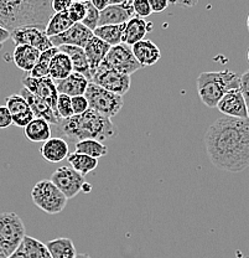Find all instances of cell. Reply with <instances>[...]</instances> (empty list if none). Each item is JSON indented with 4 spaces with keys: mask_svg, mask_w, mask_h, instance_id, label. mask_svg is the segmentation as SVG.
I'll return each instance as SVG.
<instances>
[{
    "mask_svg": "<svg viewBox=\"0 0 249 258\" xmlns=\"http://www.w3.org/2000/svg\"><path fill=\"white\" fill-rule=\"evenodd\" d=\"M211 163L222 170L239 173L249 168V118H218L205 134Z\"/></svg>",
    "mask_w": 249,
    "mask_h": 258,
    "instance_id": "cell-1",
    "label": "cell"
},
{
    "mask_svg": "<svg viewBox=\"0 0 249 258\" xmlns=\"http://www.w3.org/2000/svg\"><path fill=\"white\" fill-rule=\"evenodd\" d=\"M53 133L71 142H79L83 139L107 141L118 134L117 127L111 118H107L93 109H88L82 114L61 119L58 124L53 125Z\"/></svg>",
    "mask_w": 249,
    "mask_h": 258,
    "instance_id": "cell-2",
    "label": "cell"
},
{
    "mask_svg": "<svg viewBox=\"0 0 249 258\" xmlns=\"http://www.w3.org/2000/svg\"><path fill=\"white\" fill-rule=\"evenodd\" d=\"M52 0H0V25L13 31L21 26L44 29L53 13Z\"/></svg>",
    "mask_w": 249,
    "mask_h": 258,
    "instance_id": "cell-3",
    "label": "cell"
},
{
    "mask_svg": "<svg viewBox=\"0 0 249 258\" xmlns=\"http://www.w3.org/2000/svg\"><path fill=\"white\" fill-rule=\"evenodd\" d=\"M240 76L229 70L202 72L197 77V93L208 108H217L222 97L228 91L239 88Z\"/></svg>",
    "mask_w": 249,
    "mask_h": 258,
    "instance_id": "cell-4",
    "label": "cell"
},
{
    "mask_svg": "<svg viewBox=\"0 0 249 258\" xmlns=\"http://www.w3.org/2000/svg\"><path fill=\"white\" fill-rule=\"evenodd\" d=\"M31 199L37 208L50 215L63 211L68 200L51 180H40L36 182L31 190Z\"/></svg>",
    "mask_w": 249,
    "mask_h": 258,
    "instance_id": "cell-5",
    "label": "cell"
},
{
    "mask_svg": "<svg viewBox=\"0 0 249 258\" xmlns=\"http://www.w3.org/2000/svg\"><path fill=\"white\" fill-rule=\"evenodd\" d=\"M85 96L90 103L91 109L111 119L116 117L124 106L123 96L111 92L93 82H90Z\"/></svg>",
    "mask_w": 249,
    "mask_h": 258,
    "instance_id": "cell-6",
    "label": "cell"
},
{
    "mask_svg": "<svg viewBox=\"0 0 249 258\" xmlns=\"http://www.w3.org/2000/svg\"><path fill=\"white\" fill-rule=\"evenodd\" d=\"M25 236V226L18 214H0V246L8 257L20 247Z\"/></svg>",
    "mask_w": 249,
    "mask_h": 258,
    "instance_id": "cell-7",
    "label": "cell"
},
{
    "mask_svg": "<svg viewBox=\"0 0 249 258\" xmlns=\"http://www.w3.org/2000/svg\"><path fill=\"white\" fill-rule=\"evenodd\" d=\"M91 82L111 91V92L117 93L119 96H124L132 86V76L124 75L117 70L111 69L106 64L101 63L97 71L93 74L92 81Z\"/></svg>",
    "mask_w": 249,
    "mask_h": 258,
    "instance_id": "cell-8",
    "label": "cell"
},
{
    "mask_svg": "<svg viewBox=\"0 0 249 258\" xmlns=\"http://www.w3.org/2000/svg\"><path fill=\"white\" fill-rule=\"evenodd\" d=\"M111 69L117 70L124 75L132 76L138 70L141 69V64L134 56L132 47L125 44H119L116 46H112L109 52L107 53L106 58L102 62Z\"/></svg>",
    "mask_w": 249,
    "mask_h": 258,
    "instance_id": "cell-9",
    "label": "cell"
},
{
    "mask_svg": "<svg viewBox=\"0 0 249 258\" xmlns=\"http://www.w3.org/2000/svg\"><path fill=\"white\" fill-rule=\"evenodd\" d=\"M51 181L58 187L67 199H73L85 185V176L72 166H60L51 175Z\"/></svg>",
    "mask_w": 249,
    "mask_h": 258,
    "instance_id": "cell-10",
    "label": "cell"
},
{
    "mask_svg": "<svg viewBox=\"0 0 249 258\" xmlns=\"http://www.w3.org/2000/svg\"><path fill=\"white\" fill-rule=\"evenodd\" d=\"M12 36L10 39L18 45H30V46L36 47L41 52L53 47L51 39L46 35L44 29L36 28V26H21V28L14 29L10 31Z\"/></svg>",
    "mask_w": 249,
    "mask_h": 258,
    "instance_id": "cell-11",
    "label": "cell"
},
{
    "mask_svg": "<svg viewBox=\"0 0 249 258\" xmlns=\"http://www.w3.org/2000/svg\"><path fill=\"white\" fill-rule=\"evenodd\" d=\"M24 87L28 88L29 91L35 93L36 96L41 97L42 99L50 104L51 108L55 111L56 114L58 115L57 112V99H58V91L56 87V83L51 77H44V79H34L30 75L25 76L23 79ZM60 117V115H58Z\"/></svg>",
    "mask_w": 249,
    "mask_h": 258,
    "instance_id": "cell-12",
    "label": "cell"
},
{
    "mask_svg": "<svg viewBox=\"0 0 249 258\" xmlns=\"http://www.w3.org/2000/svg\"><path fill=\"white\" fill-rule=\"evenodd\" d=\"M95 36L92 30L83 25L82 23H76L65 32L56 36L50 37L51 42L53 46L60 47L62 45H73V46H78L85 48L87 42L90 41L92 37Z\"/></svg>",
    "mask_w": 249,
    "mask_h": 258,
    "instance_id": "cell-13",
    "label": "cell"
},
{
    "mask_svg": "<svg viewBox=\"0 0 249 258\" xmlns=\"http://www.w3.org/2000/svg\"><path fill=\"white\" fill-rule=\"evenodd\" d=\"M217 109L227 117L248 118V106L239 88L228 91L222 97Z\"/></svg>",
    "mask_w": 249,
    "mask_h": 258,
    "instance_id": "cell-14",
    "label": "cell"
},
{
    "mask_svg": "<svg viewBox=\"0 0 249 258\" xmlns=\"http://www.w3.org/2000/svg\"><path fill=\"white\" fill-rule=\"evenodd\" d=\"M5 106L13 115V124L17 127L25 128L35 118L33 109L28 101L21 95H12L5 98Z\"/></svg>",
    "mask_w": 249,
    "mask_h": 258,
    "instance_id": "cell-15",
    "label": "cell"
},
{
    "mask_svg": "<svg viewBox=\"0 0 249 258\" xmlns=\"http://www.w3.org/2000/svg\"><path fill=\"white\" fill-rule=\"evenodd\" d=\"M20 95L28 101L29 106L33 109L35 118H42V119L47 120L51 125H56L61 122V118L56 114L55 111L51 108L50 104L45 99H42L41 97L36 96L25 87L21 90Z\"/></svg>",
    "mask_w": 249,
    "mask_h": 258,
    "instance_id": "cell-16",
    "label": "cell"
},
{
    "mask_svg": "<svg viewBox=\"0 0 249 258\" xmlns=\"http://www.w3.org/2000/svg\"><path fill=\"white\" fill-rule=\"evenodd\" d=\"M134 16L136 15L133 9V0H130L129 3L124 5H109L103 12H101L100 26L125 24Z\"/></svg>",
    "mask_w": 249,
    "mask_h": 258,
    "instance_id": "cell-17",
    "label": "cell"
},
{
    "mask_svg": "<svg viewBox=\"0 0 249 258\" xmlns=\"http://www.w3.org/2000/svg\"><path fill=\"white\" fill-rule=\"evenodd\" d=\"M152 24L144 20L140 16H134V18L125 23L124 32H123V44L128 46H133L136 42L144 40L145 35L151 31Z\"/></svg>",
    "mask_w": 249,
    "mask_h": 258,
    "instance_id": "cell-18",
    "label": "cell"
},
{
    "mask_svg": "<svg viewBox=\"0 0 249 258\" xmlns=\"http://www.w3.org/2000/svg\"><path fill=\"white\" fill-rule=\"evenodd\" d=\"M130 47H132L134 56L138 60V62L141 64V67L152 66V64L157 63V61L161 58V50L151 40L144 39Z\"/></svg>",
    "mask_w": 249,
    "mask_h": 258,
    "instance_id": "cell-19",
    "label": "cell"
},
{
    "mask_svg": "<svg viewBox=\"0 0 249 258\" xmlns=\"http://www.w3.org/2000/svg\"><path fill=\"white\" fill-rule=\"evenodd\" d=\"M40 153L47 163H60L63 159H67L69 155V147L66 139L51 137L49 141L42 144Z\"/></svg>",
    "mask_w": 249,
    "mask_h": 258,
    "instance_id": "cell-20",
    "label": "cell"
},
{
    "mask_svg": "<svg viewBox=\"0 0 249 258\" xmlns=\"http://www.w3.org/2000/svg\"><path fill=\"white\" fill-rule=\"evenodd\" d=\"M88 85H90V80L83 76L82 74L74 71L68 77H66L65 80L56 82L58 93H62V95H67L69 97L85 96Z\"/></svg>",
    "mask_w": 249,
    "mask_h": 258,
    "instance_id": "cell-21",
    "label": "cell"
},
{
    "mask_svg": "<svg viewBox=\"0 0 249 258\" xmlns=\"http://www.w3.org/2000/svg\"><path fill=\"white\" fill-rule=\"evenodd\" d=\"M111 45L104 42L103 40H101L100 37L93 36L90 41L87 42V45L85 46V52L86 56L88 58V62H90L91 67V74H95L97 71L98 67L101 66V63L103 62L104 58H106L107 53L111 50Z\"/></svg>",
    "mask_w": 249,
    "mask_h": 258,
    "instance_id": "cell-22",
    "label": "cell"
},
{
    "mask_svg": "<svg viewBox=\"0 0 249 258\" xmlns=\"http://www.w3.org/2000/svg\"><path fill=\"white\" fill-rule=\"evenodd\" d=\"M41 56V51L30 45H18L13 52V61L18 69L30 72Z\"/></svg>",
    "mask_w": 249,
    "mask_h": 258,
    "instance_id": "cell-23",
    "label": "cell"
},
{
    "mask_svg": "<svg viewBox=\"0 0 249 258\" xmlns=\"http://www.w3.org/2000/svg\"><path fill=\"white\" fill-rule=\"evenodd\" d=\"M58 48H60L61 52H65L69 56L72 61V66H73V71L82 74L91 82L92 81V74H91L90 62H88V58L86 56L85 48L73 46V45H62Z\"/></svg>",
    "mask_w": 249,
    "mask_h": 258,
    "instance_id": "cell-24",
    "label": "cell"
},
{
    "mask_svg": "<svg viewBox=\"0 0 249 258\" xmlns=\"http://www.w3.org/2000/svg\"><path fill=\"white\" fill-rule=\"evenodd\" d=\"M24 134L26 138L34 143H45L52 137V128L47 120L42 118H34L25 128Z\"/></svg>",
    "mask_w": 249,
    "mask_h": 258,
    "instance_id": "cell-25",
    "label": "cell"
},
{
    "mask_svg": "<svg viewBox=\"0 0 249 258\" xmlns=\"http://www.w3.org/2000/svg\"><path fill=\"white\" fill-rule=\"evenodd\" d=\"M73 72V66L69 56L58 51L50 63V77L56 82L65 80Z\"/></svg>",
    "mask_w": 249,
    "mask_h": 258,
    "instance_id": "cell-26",
    "label": "cell"
},
{
    "mask_svg": "<svg viewBox=\"0 0 249 258\" xmlns=\"http://www.w3.org/2000/svg\"><path fill=\"white\" fill-rule=\"evenodd\" d=\"M51 258H74L77 256L74 244L69 238H53L46 243Z\"/></svg>",
    "mask_w": 249,
    "mask_h": 258,
    "instance_id": "cell-27",
    "label": "cell"
},
{
    "mask_svg": "<svg viewBox=\"0 0 249 258\" xmlns=\"http://www.w3.org/2000/svg\"><path fill=\"white\" fill-rule=\"evenodd\" d=\"M67 160H68L69 166H72L74 170L78 171V173L82 174L83 176L95 171L98 166V159L77 152L71 153V154L67 157Z\"/></svg>",
    "mask_w": 249,
    "mask_h": 258,
    "instance_id": "cell-28",
    "label": "cell"
},
{
    "mask_svg": "<svg viewBox=\"0 0 249 258\" xmlns=\"http://www.w3.org/2000/svg\"><path fill=\"white\" fill-rule=\"evenodd\" d=\"M73 24L72 19L69 18L68 12H62V13H55L50 18L49 23L45 26V32L49 37L56 36V35H60L66 30H68Z\"/></svg>",
    "mask_w": 249,
    "mask_h": 258,
    "instance_id": "cell-29",
    "label": "cell"
},
{
    "mask_svg": "<svg viewBox=\"0 0 249 258\" xmlns=\"http://www.w3.org/2000/svg\"><path fill=\"white\" fill-rule=\"evenodd\" d=\"M125 24H119V25H102L98 26L93 34L95 36L100 37L104 42L109 44L111 46L122 44L123 32H124Z\"/></svg>",
    "mask_w": 249,
    "mask_h": 258,
    "instance_id": "cell-30",
    "label": "cell"
},
{
    "mask_svg": "<svg viewBox=\"0 0 249 258\" xmlns=\"http://www.w3.org/2000/svg\"><path fill=\"white\" fill-rule=\"evenodd\" d=\"M20 248L26 258H51L46 243H42L41 241L30 237V236L24 237Z\"/></svg>",
    "mask_w": 249,
    "mask_h": 258,
    "instance_id": "cell-31",
    "label": "cell"
},
{
    "mask_svg": "<svg viewBox=\"0 0 249 258\" xmlns=\"http://www.w3.org/2000/svg\"><path fill=\"white\" fill-rule=\"evenodd\" d=\"M74 152L90 155V157L100 159L108 153V148L103 144V142L97 139H83L74 144Z\"/></svg>",
    "mask_w": 249,
    "mask_h": 258,
    "instance_id": "cell-32",
    "label": "cell"
},
{
    "mask_svg": "<svg viewBox=\"0 0 249 258\" xmlns=\"http://www.w3.org/2000/svg\"><path fill=\"white\" fill-rule=\"evenodd\" d=\"M60 51V48L53 46L49 50L41 52L39 61L35 64V67L30 71V76L34 79H44V77H50V63L53 56Z\"/></svg>",
    "mask_w": 249,
    "mask_h": 258,
    "instance_id": "cell-33",
    "label": "cell"
},
{
    "mask_svg": "<svg viewBox=\"0 0 249 258\" xmlns=\"http://www.w3.org/2000/svg\"><path fill=\"white\" fill-rule=\"evenodd\" d=\"M100 10L96 9L92 3L87 0V14H86L85 19H83L81 23L85 26H87L90 30L95 31L100 26Z\"/></svg>",
    "mask_w": 249,
    "mask_h": 258,
    "instance_id": "cell-34",
    "label": "cell"
},
{
    "mask_svg": "<svg viewBox=\"0 0 249 258\" xmlns=\"http://www.w3.org/2000/svg\"><path fill=\"white\" fill-rule=\"evenodd\" d=\"M57 112L61 119H66V118L74 115L73 107H72V97L62 95L60 93L57 99Z\"/></svg>",
    "mask_w": 249,
    "mask_h": 258,
    "instance_id": "cell-35",
    "label": "cell"
},
{
    "mask_svg": "<svg viewBox=\"0 0 249 258\" xmlns=\"http://www.w3.org/2000/svg\"><path fill=\"white\" fill-rule=\"evenodd\" d=\"M68 14L73 23H81L87 14V0H74L68 9Z\"/></svg>",
    "mask_w": 249,
    "mask_h": 258,
    "instance_id": "cell-36",
    "label": "cell"
},
{
    "mask_svg": "<svg viewBox=\"0 0 249 258\" xmlns=\"http://www.w3.org/2000/svg\"><path fill=\"white\" fill-rule=\"evenodd\" d=\"M133 9L136 16H140L144 19L152 14L149 0H133Z\"/></svg>",
    "mask_w": 249,
    "mask_h": 258,
    "instance_id": "cell-37",
    "label": "cell"
},
{
    "mask_svg": "<svg viewBox=\"0 0 249 258\" xmlns=\"http://www.w3.org/2000/svg\"><path fill=\"white\" fill-rule=\"evenodd\" d=\"M72 107H73L74 114H82L90 109V103L86 96H76L72 97Z\"/></svg>",
    "mask_w": 249,
    "mask_h": 258,
    "instance_id": "cell-38",
    "label": "cell"
},
{
    "mask_svg": "<svg viewBox=\"0 0 249 258\" xmlns=\"http://www.w3.org/2000/svg\"><path fill=\"white\" fill-rule=\"evenodd\" d=\"M13 124V115L7 106H0V129L9 128Z\"/></svg>",
    "mask_w": 249,
    "mask_h": 258,
    "instance_id": "cell-39",
    "label": "cell"
},
{
    "mask_svg": "<svg viewBox=\"0 0 249 258\" xmlns=\"http://www.w3.org/2000/svg\"><path fill=\"white\" fill-rule=\"evenodd\" d=\"M239 90L242 92L243 97L245 99V103H247L248 108H249V70L244 72V74L240 76L239 80Z\"/></svg>",
    "mask_w": 249,
    "mask_h": 258,
    "instance_id": "cell-40",
    "label": "cell"
},
{
    "mask_svg": "<svg viewBox=\"0 0 249 258\" xmlns=\"http://www.w3.org/2000/svg\"><path fill=\"white\" fill-rule=\"evenodd\" d=\"M73 2L74 0H52L51 2V7H52L53 13L68 12V9L73 4Z\"/></svg>",
    "mask_w": 249,
    "mask_h": 258,
    "instance_id": "cell-41",
    "label": "cell"
},
{
    "mask_svg": "<svg viewBox=\"0 0 249 258\" xmlns=\"http://www.w3.org/2000/svg\"><path fill=\"white\" fill-rule=\"evenodd\" d=\"M149 3L152 13H164L170 4L169 0H149Z\"/></svg>",
    "mask_w": 249,
    "mask_h": 258,
    "instance_id": "cell-42",
    "label": "cell"
},
{
    "mask_svg": "<svg viewBox=\"0 0 249 258\" xmlns=\"http://www.w3.org/2000/svg\"><path fill=\"white\" fill-rule=\"evenodd\" d=\"M171 4L175 5H181V7L185 8H192L199 3V0H169Z\"/></svg>",
    "mask_w": 249,
    "mask_h": 258,
    "instance_id": "cell-43",
    "label": "cell"
},
{
    "mask_svg": "<svg viewBox=\"0 0 249 258\" xmlns=\"http://www.w3.org/2000/svg\"><path fill=\"white\" fill-rule=\"evenodd\" d=\"M90 2L92 3L93 7H95L96 9L100 10V12H103L106 8H108L109 5H111L109 0H90Z\"/></svg>",
    "mask_w": 249,
    "mask_h": 258,
    "instance_id": "cell-44",
    "label": "cell"
},
{
    "mask_svg": "<svg viewBox=\"0 0 249 258\" xmlns=\"http://www.w3.org/2000/svg\"><path fill=\"white\" fill-rule=\"evenodd\" d=\"M10 36H12L10 31L7 30L4 26L0 25V48H2L3 44H5V42L10 39Z\"/></svg>",
    "mask_w": 249,
    "mask_h": 258,
    "instance_id": "cell-45",
    "label": "cell"
},
{
    "mask_svg": "<svg viewBox=\"0 0 249 258\" xmlns=\"http://www.w3.org/2000/svg\"><path fill=\"white\" fill-rule=\"evenodd\" d=\"M8 258H26V256H25V254H24V252L21 251L20 247H19L17 251H15L13 254H10V256L8 257Z\"/></svg>",
    "mask_w": 249,
    "mask_h": 258,
    "instance_id": "cell-46",
    "label": "cell"
},
{
    "mask_svg": "<svg viewBox=\"0 0 249 258\" xmlns=\"http://www.w3.org/2000/svg\"><path fill=\"white\" fill-rule=\"evenodd\" d=\"M129 2L130 0H109L111 5H124Z\"/></svg>",
    "mask_w": 249,
    "mask_h": 258,
    "instance_id": "cell-47",
    "label": "cell"
},
{
    "mask_svg": "<svg viewBox=\"0 0 249 258\" xmlns=\"http://www.w3.org/2000/svg\"><path fill=\"white\" fill-rule=\"evenodd\" d=\"M0 258H8L7 253L4 252V249L2 248V246H0Z\"/></svg>",
    "mask_w": 249,
    "mask_h": 258,
    "instance_id": "cell-48",
    "label": "cell"
},
{
    "mask_svg": "<svg viewBox=\"0 0 249 258\" xmlns=\"http://www.w3.org/2000/svg\"><path fill=\"white\" fill-rule=\"evenodd\" d=\"M74 258H91V256H88V254H86V253H79V254H77Z\"/></svg>",
    "mask_w": 249,
    "mask_h": 258,
    "instance_id": "cell-49",
    "label": "cell"
},
{
    "mask_svg": "<svg viewBox=\"0 0 249 258\" xmlns=\"http://www.w3.org/2000/svg\"><path fill=\"white\" fill-rule=\"evenodd\" d=\"M247 28H248V31H249V15H248V19H247Z\"/></svg>",
    "mask_w": 249,
    "mask_h": 258,
    "instance_id": "cell-50",
    "label": "cell"
},
{
    "mask_svg": "<svg viewBox=\"0 0 249 258\" xmlns=\"http://www.w3.org/2000/svg\"><path fill=\"white\" fill-rule=\"evenodd\" d=\"M248 61H249V50H248Z\"/></svg>",
    "mask_w": 249,
    "mask_h": 258,
    "instance_id": "cell-51",
    "label": "cell"
},
{
    "mask_svg": "<svg viewBox=\"0 0 249 258\" xmlns=\"http://www.w3.org/2000/svg\"><path fill=\"white\" fill-rule=\"evenodd\" d=\"M248 118H249V108H248Z\"/></svg>",
    "mask_w": 249,
    "mask_h": 258,
    "instance_id": "cell-52",
    "label": "cell"
},
{
    "mask_svg": "<svg viewBox=\"0 0 249 258\" xmlns=\"http://www.w3.org/2000/svg\"><path fill=\"white\" fill-rule=\"evenodd\" d=\"M245 258H249V254H248V256H247V257H245Z\"/></svg>",
    "mask_w": 249,
    "mask_h": 258,
    "instance_id": "cell-53",
    "label": "cell"
}]
</instances>
